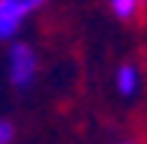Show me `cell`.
Returning <instances> with one entry per match:
<instances>
[{
    "instance_id": "1",
    "label": "cell",
    "mask_w": 147,
    "mask_h": 144,
    "mask_svg": "<svg viewBox=\"0 0 147 144\" xmlns=\"http://www.w3.org/2000/svg\"><path fill=\"white\" fill-rule=\"evenodd\" d=\"M40 77V55L28 40H16L6 46V80L12 89L28 92Z\"/></svg>"
},
{
    "instance_id": "2",
    "label": "cell",
    "mask_w": 147,
    "mask_h": 144,
    "mask_svg": "<svg viewBox=\"0 0 147 144\" xmlns=\"http://www.w3.org/2000/svg\"><path fill=\"white\" fill-rule=\"evenodd\" d=\"M49 0H0V43H16L22 28Z\"/></svg>"
},
{
    "instance_id": "3",
    "label": "cell",
    "mask_w": 147,
    "mask_h": 144,
    "mask_svg": "<svg viewBox=\"0 0 147 144\" xmlns=\"http://www.w3.org/2000/svg\"><path fill=\"white\" fill-rule=\"evenodd\" d=\"M141 86H144V74H141V68L135 62L117 64V71H113V89H117L119 98H138Z\"/></svg>"
},
{
    "instance_id": "4",
    "label": "cell",
    "mask_w": 147,
    "mask_h": 144,
    "mask_svg": "<svg viewBox=\"0 0 147 144\" xmlns=\"http://www.w3.org/2000/svg\"><path fill=\"white\" fill-rule=\"evenodd\" d=\"M144 3L147 0H107V9H110V16L117 18V22L132 25V22H138V16L144 12Z\"/></svg>"
},
{
    "instance_id": "5",
    "label": "cell",
    "mask_w": 147,
    "mask_h": 144,
    "mask_svg": "<svg viewBox=\"0 0 147 144\" xmlns=\"http://www.w3.org/2000/svg\"><path fill=\"white\" fill-rule=\"evenodd\" d=\"M18 138V126L9 117H0V144H16Z\"/></svg>"
},
{
    "instance_id": "6",
    "label": "cell",
    "mask_w": 147,
    "mask_h": 144,
    "mask_svg": "<svg viewBox=\"0 0 147 144\" xmlns=\"http://www.w3.org/2000/svg\"><path fill=\"white\" fill-rule=\"evenodd\" d=\"M117 144H138V141H132V138H123V141H117Z\"/></svg>"
}]
</instances>
